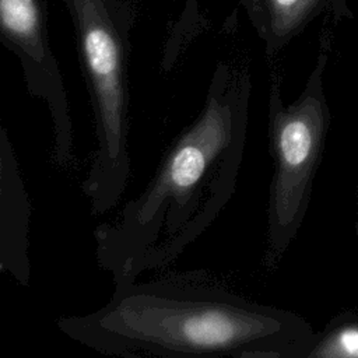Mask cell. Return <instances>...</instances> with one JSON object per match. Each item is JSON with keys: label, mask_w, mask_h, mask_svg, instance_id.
I'll return each instance as SVG.
<instances>
[{"label": "cell", "mask_w": 358, "mask_h": 358, "mask_svg": "<svg viewBox=\"0 0 358 358\" xmlns=\"http://www.w3.org/2000/svg\"><path fill=\"white\" fill-rule=\"evenodd\" d=\"M250 91L245 69L220 66L144 190L96 227V262L115 284L169 266L218 218L236 189Z\"/></svg>", "instance_id": "obj_1"}, {"label": "cell", "mask_w": 358, "mask_h": 358, "mask_svg": "<svg viewBox=\"0 0 358 358\" xmlns=\"http://www.w3.org/2000/svg\"><path fill=\"white\" fill-rule=\"evenodd\" d=\"M69 338L124 358H306L316 333L298 313L189 274L120 281L99 309L57 319Z\"/></svg>", "instance_id": "obj_2"}, {"label": "cell", "mask_w": 358, "mask_h": 358, "mask_svg": "<svg viewBox=\"0 0 358 358\" xmlns=\"http://www.w3.org/2000/svg\"><path fill=\"white\" fill-rule=\"evenodd\" d=\"M94 112L96 147L81 190L92 215L115 208L129 183L127 48L102 0H71Z\"/></svg>", "instance_id": "obj_3"}, {"label": "cell", "mask_w": 358, "mask_h": 358, "mask_svg": "<svg viewBox=\"0 0 358 358\" xmlns=\"http://www.w3.org/2000/svg\"><path fill=\"white\" fill-rule=\"evenodd\" d=\"M330 124L331 112L323 91L322 66L289 105H284L280 84L273 80L268 94L273 176L263 253L267 270L278 266L303 222Z\"/></svg>", "instance_id": "obj_4"}, {"label": "cell", "mask_w": 358, "mask_h": 358, "mask_svg": "<svg viewBox=\"0 0 358 358\" xmlns=\"http://www.w3.org/2000/svg\"><path fill=\"white\" fill-rule=\"evenodd\" d=\"M31 203L7 129L0 134V270L18 284L31 277L28 227Z\"/></svg>", "instance_id": "obj_5"}, {"label": "cell", "mask_w": 358, "mask_h": 358, "mask_svg": "<svg viewBox=\"0 0 358 358\" xmlns=\"http://www.w3.org/2000/svg\"><path fill=\"white\" fill-rule=\"evenodd\" d=\"M306 358H358V310L334 316L316 333Z\"/></svg>", "instance_id": "obj_6"}, {"label": "cell", "mask_w": 358, "mask_h": 358, "mask_svg": "<svg viewBox=\"0 0 358 358\" xmlns=\"http://www.w3.org/2000/svg\"><path fill=\"white\" fill-rule=\"evenodd\" d=\"M355 234L358 238V194H357V218H355Z\"/></svg>", "instance_id": "obj_7"}]
</instances>
